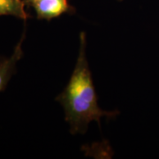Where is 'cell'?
<instances>
[{
    "mask_svg": "<svg viewBox=\"0 0 159 159\" xmlns=\"http://www.w3.org/2000/svg\"><path fill=\"white\" fill-rule=\"evenodd\" d=\"M80 53L74 73L68 84L57 101L65 110L66 120L71 127V133H85L89 123L97 121L103 116L112 117L114 112H108L100 109L93 85L89 64L86 57V34L80 33Z\"/></svg>",
    "mask_w": 159,
    "mask_h": 159,
    "instance_id": "6da1fadb",
    "label": "cell"
},
{
    "mask_svg": "<svg viewBox=\"0 0 159 159\" xmlns=\"http://www.w3.org/2000/svg\"><path fill=\"white\" fill-rule=\"evenodd\" d=\"M38 19L51 20L72 11L67 0H39L34 6Z\"/></svg>",
    "mask_w": 159,
    "mask_h": 159,
    "instance_id": "7a4b0ae2",
    "label": "cell"
},
{
    "mask_svg": "<svg viewBox=\"0 0 159 159\" xmlns=\"http://www.w3.org/2000/svg\"><path fill=\"white\" fill-rule=\"evenodd\" d=\"M24 38V36H23ZM23 38L18 43L16 48L14 49V52L9 58H0V92L6 89V85L11 79V75L15 71V66L17 62L22 57L23 52L21 49Z\"/></svg>",
    "mask_w": 159,
    "mask_h": 159,
    "instance_id": "3957f363",
    "label": "cell"
},
{
    "mask_svg": "<svg viewBox=\"0 0 159 159\" xmlns=\"http://www.w3.org/2000/svg\"><path fill=\"white\" fill-rule=\"evenodd\" d=\"M23 0H0V15H11L26 20L29 15Z\"/></svg>",
    "mask_w": 159,
    "mask_h": 159,
    "instance_id": "277c9868",
    "label": "cell"
},
{
    "mask_svg": "<svg viewBox=\"0 0 159 159\" xmlns=\"http://www.w3.org/2000/svg\"><path fill=\"white\" fill-rule=\"evenodd\" d=\"M23 1H24V3L27 4V5H30V6H34L39 0H23Z\"/></svg>",
    "mask_w": 159,
    "mask_h": 159,
    "instance_id": "5b68a950",
    "label": "cell"
}]
</instances>
